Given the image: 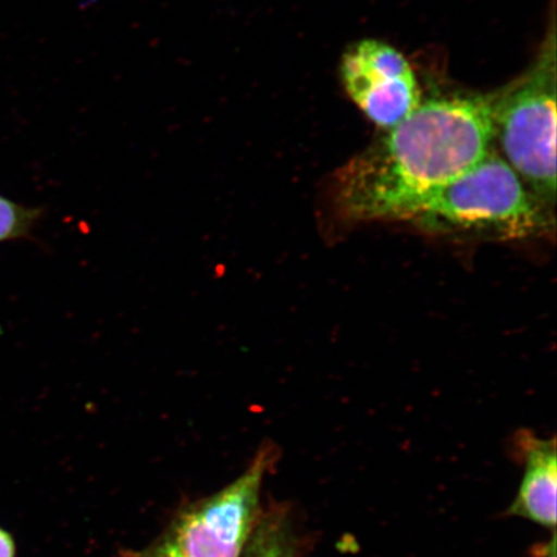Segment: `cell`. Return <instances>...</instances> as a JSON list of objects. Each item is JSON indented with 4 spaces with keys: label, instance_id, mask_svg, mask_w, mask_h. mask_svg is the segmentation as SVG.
<instances>
[{
    "label": "cell",
    "instance_id": "8",
    "mask_svg": "<svg viewBox=\"0 0 557 557\" xmlns=\"http://www.w3.org/2000/svg\"><path fill=\"white\" fill-rule=\"evenodd\" d=\"M246 557H292V553L283 534L273 531L263 533Z\"/></svg>",
    "mask_w": 557,
    "mask_h": 557
},
{
    "label": "cell",
    "instance_id": "5",
    "mask_svg": "<svg viewBox=\"0 0 557 557\" xmlns=\"http://www.w3.org/2000/svg\"><path fill=\"white\" fill-rule=\"evenodd\" d=\"M341 75L351 100L382 128L395 127L421 104L409 62L380 40L366 39L348 48Z\"/></svg>",
    "mask_w": 557,
    "mask_h": 557
},
{
    "label": "cell",
    "instance_id": "10",
    "mask_svg": "<svg viewBox=\"0 0 557 557\" xmlns=\"http://www.w3.org/2000/svg\"><path fill=\"white\" fill-rule=\"evenodd\" d=\"M0 557H16L15 540L3 528H0Z\"/></svg>",
    "mask_w": 557,
    "mask_h": 557
},
{
    "label": "cell",
    "instance_id": "1",
    "mask_svg": "<svg viewBox=\"0 0 557 557\" xmlns=\"http://www.w3.org/2000/svg\"><path fill=\"white\" fill-rule=\"evenodd\" d=\"M493 137V103L484 97L420 104L341 172V212L359 221L408 220L430 194L473 169Z\"/></svg>",
    "mask_w": 557,
    "mask_h": 557
},
{
    "label": "cell",
    "instance_id": "6",
    "mask_svg": "<svg viewBox=\"0 0 557 557\" xmlns=\"http://www.w3.org/2000/svg\"><path fill=\"white\" fill-rule=\"evenodd\" d=\"M521 444L525 447V472L508 515L555 529L557 486L555 438L541 441V438L525 435Z\"/></svg>",
    "mask_w": 557,
    "mask_h": 557
},
{
    "label": "cell",
    "instance_id": "7",
    "mask_svg": "<svg viewBox=\"0 0 557 557\" xmlns=\"http://www.w3.org/2000/svg\"><path fill=\"white\" fill-rule=\"evenodd\" d=\"M44 214V208L21 206L0 195V242L27 238Z\"/></svg>",
    "mask_w": 557,
    "mask_h": 557
},
{
    "label": "cell",
    "instance_id": "2",
    "mask_svg": "<svg viewBox=\"0 0 557 557\" xmlns=\"http://www.w3.org/2000/svg\"><path fill=\"white\" fill-rule=\"evenodd\" d=\"M409 221L433 232L525 238L549 227L547 206L492 150L461 177L430 194Z\"/></svg>",
    "mask_w": 557,
    "mask_h": 557
},
{
    "label": "cell",
    "instance_id": "3",
    "mask_svg": "<svg viewBox=\"0 0 557 557\" xmlns=\"http://www.w3.org/2000/svg\"><path fill=\"white\" fill-rule=\"evenodd\" d=\"M494 135L507 163L548 207L556 195V50L549 40L537 64L493 103Z\"/></svg>",
    "mask_w": 557,
    "mask_h": 557
},
{
    "label": "cell",
    "instance_id": "4",
    "mask_svg": "<svg viewBox=\"0 0 557 557\" xmlns=\"http://www.w3.org/2000/svg\"><path fill=\"white\" fill-rule=\"evenodd\" d=\"M270 451H262L242 476L187 510L171 540L185 557H240L252 531Z\"/></svg>",
    "mask_w": 557,
    "mask_h": 557
},
{
    "label": "cell",
    "instance_id": "9",
    "mask_svg": "<svg viewBox=\"0 0 557 557\" xmlns=\"http://www.w3.org/2000/svg\"><path fill=\"white\" fill-rule=\"evenodd\" d=\"M148 557H185L171 537L159 545Z\"/></svg>",
    "mask_w": 557,
    "mask_h": 557
}]
</instances>
